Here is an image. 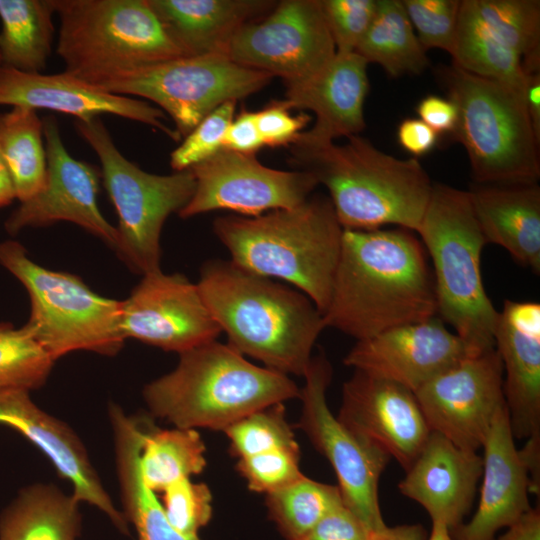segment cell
Instances as JSON below:
<instances>
[{"label": "cell", "instance_id": "obj_25", "mask_svg": "<svg viewBox=\"0 0 540 540\" xmlns=\"http://www.w3.org/2000/svg\"><path fill=\"white\" fill-rule=\"evenodd\" d=\"M483 458L431 431L398 484L402 495L420 504L432 522L449 530L464 522L482 476Z\"/></svg>", "mask_w": 540, "mask_h": 540}, {"label": "cell", "instance_id": "obj_32", "mask_svg": "<svg viewBox=\"0 0 540 540\" xmlns=\"http://www.w3.org/2000/svg\"><path fill=\"white\" fill-rule=\"evenodd\" d=\"M355 52L391 77L418 75L429 65L401 0H377L374 18Z\"/></svg>", "mask_w": 540, "mask_h": 540}, {"label": "cell", "instance_id": "obj_51", "mask_svg": "<svg viewBox=\"0 0 540 540\" xmlns=\"http://www.w3.org/2000/svg\"><path fill=\"white\" fill-rule=\"evenodd\" d=\"M15 198L12 180L0 151V207L9 205Z\"/></svg>", "mask_w": 540, "mask_h": 540}, {"label": "cell", "instance_id": "obj_19", "mask_svg": "<svg viewBox=\"0 0 540 540\" xmlns=\"http://www.w3.org/2000/svg\"><path fill=\"white\" fill-rule=\"evenodd\" d=\"M465 356L462 340L434 316L357 341L343 362L414 393Z\"/></svg>", "mask_w": 540, "mask_h": 540}, {"label": "cell", "instance_id": "obj_40", "mask_svg": "<svg viewBox=\"0 0 540 540\" xmlns=\"http://www.w3.org/2000/svg\"><path fill=\"white\" fill-rule=\"evenodd\" d=\"M162 506L173 527L186 536H198L212 518V494L204 483L182 479L162 492Z\"/></svg>", "mask_w": 540, "mask_h": 540}, {"label": "cell", "instance_id": "obj_15", "mask_svg": "<svg viewBox=\"0 0 540 540\" xmlns=\"http://www.w3.org/2000/svg\"><path fill=\"white\" fill-rule=\"evenodd\" d=\"M414 395L431 431L477 452L496 413L506 405L500 356L495 348L465 356Z\"/></svg>", "mask_w": 540, "mask_h": 540}, {"label": "cell", "instance_id": "obj_31", "mask_svg": "<svg viewBox=\"0 0 540 540\" xmlns=\"http://www.w3.org/2000/svg\"><path fill=\"white\" fill-rule=\"evenodd\" d=\"M460 13L499 46L521 57L527 74L540 68V1L463 0Z\"/></svg>", "mask_w": 540, "mask_h": 540}, {"label": "cell", "instance_id": "obj_6", "mask_svg": "<svg viewBox=\"0 0 540 540\" xmlns=\"http://www.w3.org/2000/svg\"><path fill=\"white\" fill-rule=\"evenodd\" d=\"M416 233L432 261L440 318L462 340L467 356L495 348L498 311L484 288L481 254L486 242L468 191L433 183Z\"/></svg>", "mask_w": 540, "mask_h": 540}, {"label": "cell", "instance_id": "obj_39", "mask_svg": "<svg viewBox=\"0 0 540 540\" xmlns=\"http://www.w3.org/2000/svg\"><path fill=\"white\" fill-rule=\"evenodd\" d=\"M237 101L217 107L184 137L171 153L170 165L175 172L188 170L223 148L226 131L235 115Z\"/></svg>", "mask_w": 540, "mask_h": 540}, {"label": "cell", "instance_id": "obj_4", "mask_svg": "<svg viewBox=\"0 0 540 540\" xmlns=\"http://www.w3.org/2000/svg\"><path fill=\"white\" fill-rule=\"evenodd\" d=\"M213 232L235 265L279 279L304 293L323 313L328 307L344 229L329 197L255 217L226 215Z\"/></svg>", "mask_w": 540, "mask_h": 540}, {"label": "cell", "instance_id": "obj_5", "mask_svg": "<svg viewBox=\"0 0 540 540\" xmlns=\"http://www.w3.org/2000/svg\"><path fill=\"white\" fill-rule=\"evenodd\" d=\"M179 356L142 392L151 415L174 427L224 431L250 413L299 398L288 375L254 365L227 343L213 340Z\"/></svg>", "mask_w": 540, "mask_h": 540}, {"label": "cell", "instance_id": "obj_26", "mask_svg": "<svg viewBox=\"0 0 540 540\" xmlns=\"http://www.w3.org/2000/svg\"><path fill=\"white\" fill-rule=\"evenodd\" d=\"M486 244L504 248L534 273L540 271V187L537 183H472L467 190Z\"/></svg>", "mask_w": 540, "mask_h": 540}, {"label": "cell", "instance_id": "obj_38", "mask_svg": "<svg viewBox=\"0 0 540 540\" xmlns=\"http://www.w3.org/2000/svg\"><path fill=\"white\" fill-rule=\"evenodd\" d=\"M401 1L416 36L425 51L437 48L451 54L455 42L461 1Z\"/></svg>", "mask_w": 540, "mask_h": 540}, {"label": "cell", "instance_id": "obj_48", "mask_svg": "<svg viewBox=\"0 0 540 540\" xmlns=\"http://www.w3.org/2000/svg\"><path fill=\"white\" fill-rule=\"evenodd\" d=\"M494 540H540V509L531 508L506 532Z\"/></svg>", "mask_w": 540, "mask_h": 540}, {"label": "cell", "instance_id": "obj_10", "mask_svg": "<svg viewBox=\"0 0 540 540\" xmlns=\"http://www.w3.org/2000/svg\"><path fill=\"white\" fill-rule=\"evenodd\" d=\"M75 128L101 163L103 183L119 218L117 253L142 275L160 270L161 230L168 216L193 196L192 172L158 175L142 170L118 150L100 117L76 120Z\"/></svg>", "mask_w": 540, "mask_h": 540}, {"label": "cell", "instance_id": "obj_3", "mask_svg": "<svg viewBox=\"0 0 540 540\" xmlns=\"http://www.w3.org/2000/svg\"><path fill=\"white\" fill-rule=\"evenodd\" d=\"M347 139L343 145L295 142L291 162L328 189L343 229L393 225L416 233L433 188L419 160L394 157L360 135Z\"/></svg>", "mask_w": 540, "mask_h": 540}, {"label": "cell", "instance_id": "obj_47", "mask_svg": "<svg viewBox=\"0 0 540 540\" xmlns=\"http://www.w3.org/2000/svg\"><path fill=\"white\" fill-rule=\"evenodd\" d=\"M397 140L404 150L417 158L435 148L438 134L419 118H405L398 125Z\"/></svg>", "mask_w": 540, "mask_h": 540}, {"label": "cell", "instance_id": "obj_46", "mask_svg": "<svg viewBox=\"0 0 540 540\" xmlns=\"http://www.w3.org/2000/svg\"><path fill=\"white\" fill-rule=\"evenodd\" d=\"M416 113L421 121L437 134L454 131L458 113L455 104L449 99L437 95H427L416 106Z\"/></svg>", "mask_w": 540, "mask_h": 540}, {"label": "cell", "instance_id": "obj_22", "mask_svg": "<svg viewBox=\"0 0 540 540\" xmlns=\"http://www.w3.org/2000/svg\"><path fill=\"white\" fill-rule=\"evenodd\" d=\"M515 439H540V304L505 300L494 331Z\"/></svg>", "mask_w": 540, "mask_h": 540}, {"label": "cell", "instance_id": "obj_18", "mask_svg": "<svg viewBox=\"0 0 540 540\" xmlns=\"http://www.w3.org/2000/svg\"><path fill=\"white\" fill-rule=\"evenodd\" d=\"M337 418L405 471L431 433L412 391L359 370L343 384Z\"/></svg>", "mask_w": 540, "mask_h": 540}, {"label": "cell", "instance_id": "obj_30", "mask_svg": "<svg viewBox=\"0 0 540 540\" xmlns=\"http://www.w3.org/2000/svg\"><path fill=\"white\" fill-rule=\"evenodd\" d=\"M54 0H0V65L42 73L54 38Z\"/></svg>", "mask_w": 540, "mask_h": 540}, {"label": "cell", "instance_id": "obj_52", "mask_svg": "<svg viewBox=\"0 0 540 540\" xmlns=\"http://www.w3.org/2000/svg\"><path fill=\"white\" fill-rule=\"evenodd\" d=\"M428 540H452L449 528L444 523L432 522V529Z\"/></svg>", "mask_w": 540, "mask_h": 540}, {"label": "cell", "instance_id": "obj_45", "mask_svg": "<svg viewBox=\"0 0 540 540\" xmlns=\"http://www.w3.org/2000/svg\"><path fill=\"white\" fill-rule=\"evenodd\" d=\"M263 147L255 112L242 109L234 116L226 131L223 148L243 154H256Z\"/></svg>", "mask_w": 540, "mask_h": 540}, {"label": "cell", "instance_id": "obj_8", "mask_svg": "<svg viewBox=\"0 0 540 540\" xmlns=\"http://www.w3.org/2000/svg\"><path fill=\"white\" fill-rule=\"evenodd\" d=\"M54 6L65 72L90 85L186 56L148 0H54Z\"/></svg>", "mask_w": 540, "mask_h": 540}, {"label": "cell", "instance_id": "obj_49", "mask_svg": "<svg viewBox=\"0 0 540 540\" xmlns=\"http://www.w3.org/2000/svg\"><path fill=\"white\" fill-rule=\"evenodd\" d=\"M427 530L421 524L385 526L372 531L369 540H428Z\"/></svg>", "mask_w": 540, "mask_h": 540}, {"label": "cell", "instance_id": "obj_42", "mask_svg": "<svg viewBox=\"0 0 540 540\" xmlns=\"http://www.w3.org/2000/svg\"><path fill=\"white\" fill-rule=\"evenodd\" d=\"M337 53L355 52L376 13L377 0H320Z\"/></svg>", "mask_w": 540, "mask_h": 540}, {"label": "cell", "instance_id": "obj_7", "mask_svg": "<svg viewBox=\"0 0 540 540\" xmlns=\"http://www.w3.org/2000/svg\"><path fill=\"white\" fill-rule=\"evenodd\" d=\"M437 76L457 108L452 136L467 152L474 183H537L540 140L524 97L454 63L438 68Z\"/></svg>", "mask_w": 540, "mask_h": 540}, {"label": "cell", "instance_id": "obj_27", "mask_svg": "<svg viewBox=\"0 0 540 540\" xmlns=\"http://www.w3.org/2000/svg\"><path fill=\"white\" fill-rule=\"evenodd\" d=\"M164 29L186 56L226 54L244 25L265 15L269 0H148Z\"/></svg>", "mask_w": 540, "mask_h": 540}, {"label": "cell", "instance_id": "obj_17", "mask_svg": "<svg viewBox=\"0 0 540 540\" xmlns=\"http://www.w3.org/2000/svg\"><path fill=\"white\" fill-rule=\"evenodd\" d=\"M42 122L47 156L45 183L37 194L21 202L11 213L5 222V229L15 234L25 227L72 222L101 238L118 252V230L104 218L98 207L97 169L70 155L54 117H45Z\"/></svg>", "mask_w": 540, "mask_h": 540}, {"label": "cell", "instance_id": "obj_35", "mask_svg": "<svg viewBox=\"0 0 540 540\" xmlns=\"http://www.w3.org/2000/svg\"><path fill=\"white\" fill-rule=\"evenodd\" d=\"M268 516L285 540H294L344 505L338 485L303 475L286 487L266 494Z\"/></svg>", "mask_w": 540, "mask_h": 540}, {"label": "cell", "instance_id": "obj_50", "mask_svg": "<svg viewBox=\"0 0 540 540\" xmlns=\"http://www.w3.org/2000/svg\"><path fill=\"white\" fill-rule=\"evenodd\" d=\"M524 102L534 132L540 140V72L528 75L524 92Z\"/></svg>", "mask_w": 540, "mask_h": 540}, {"label": "cell", "instance_id": "obj_20", "mask_svg": "<svg viewBox=\"0 0 540 540\" xmlns=\"http://www.w3.org/2000/svg\"><path fill=\"white\" fill-rule=\"evenodd\" d=\"M0 425L8 426L33 443L69 481L72 494L103 512L122 533L128 522L105 490L86 448L64 422L38 407L24 390L0 391Z\"/></svg>", "mask_w": 540, "mask_h": 540}, {"label": "cell", "instance_id": "obj_41", "mask_svg": "<svg viewBox=\"0 0 540 540\" xmlns=\"http://www.w3.org/2000/svg\"><path fill=\"white\" fill-rule=\"evenodd\" d=\"M299 463V447L279 448L239 458L236 468L250 490L269 494L304 475Z\"/></svg>", "mask_w": 540, "mask_h": 540}, {"label": "cell", "instance_id": "obj_23", "mask_svg": "<svg viewBox=\"0 0 540 540\" xmlns=\"http://www.w3.org/2000/svg\"><path fill=\"white\" fill-rule=\"evenodd\" d=\"M367 66L366 60L356 52H336L317 74L285 84L282 101L286 106L290 110H310L315 116L313 126L303 131L295 142L322 144L338 137L359 135L366 126Z\"/></svg>", "mask_w": 540, "mask_h": 540}, {"label": "cell", "instance_id": "obj_37", "mask_svg": "<svg viewBox=\"0 0 540 540\" xmlns=\"http://www.w3.org/2000/svg\"><path fill=\"white\" fill-rule=\"evenodd\" d=\"M230 453L239 458L279 448H297L283 403L257 410L236 421L223 431Z\"/></svg>", "mask_w": 540, "mask_h": 540}, {"label": "cell", "instance_id": "obj_24", "mask_svg": "<svg viewBox=\"0 0 540 540\" xmlns=\"http://www.w3.org/2000/svg\"><path fill=\"white\" fill-rule=\"evenodd\" d=\"M484 450L480 500L473 517L449 530L452 540H494L532 507L528 469L515 445L507 406L495 415Z\"/></svg>", "mask_w": 540, "mask_h": 540}, {"label": "cell", "instance_id": "obj_9", "mask_svg": "<svg viewBox=\"0 0 540 540\" xmlns=\"http://www.w3.org/2000/svg\"><path fill=\"white\" fill-rule=\"evenodd\" d=\"M0 264L26 288L31 313L23 328L54 361L79 350L108 356L121 350V301L95 293L75 275L38 265L16 241L0 243Z\"/></svg>", "mask_w": 540, "mask_h": 540}, {"label": "cell", "instance_id": "obj_44", "mask_svg": "<svg viewBox=\"0 0 540 540\" xmlns=\"http://www.w3.org/2000/svg\"><path fill=\"white\" fill-rule=\"evenodd\" d=\"M371 532L343 505L294 540H369Z\"/></svg>", "mask_w": 540, "mask_h": 540}, {"label": "cell", "instance_id": "obj_29", "mask_svg": "<svg viewBox=\"0 0 540 540\" xmlns=\"http://www.w3.org/2000/svg\"><path fill=\"white\" fill-rule=\"evenodd\" d=\"M79 504L53 484L24 487L0 516V540H76Z\"/></svg>", "mask_w": 540, "mask_h": 540}, {"label": "cell", "instance_id": "obj_2", "mask_svg": "<svg viewBox=\"0 0 540 540\" xmlns=\"http://www.w3.org/2000/svg\"><path fill=\"white\" fill-rule=\"evenodd\" d=\"M197 286L228 345L266 368L304 376L326 328L304 293L221 259L203 264Z\"/></svg>", "mask_w": 540, "mask_h": 540}, {"label": "cell", "instance_id": "obj_21", "mask_svg": "<svg viewBox=\"0 0 540 540\" xmlns=\"http://www.w3.org/2000/svg\"><path fill=\"white\" fill-rule=\"evenodd\" d=\"M0 105L48 109L88 120L102 114L154 127L175 141L180 136L163 121L165 113L144 100L113 94L67 73H26L0 65Z\"/></svg>", "mask_w": 540, "mask_h": 540}, {"label": "cell", "instance_id": "obj_34", "mask_svg": "<svg viewBox=\"0 0 540 540\" xmlns=\"http://www.w3.org/2000/svg\"><path fill=\"white\" fill-rule=\"evenodd\" d=\"M205 451V444L196 429H159L151 424L140 452L145 485L157 494L174 482L200 474L207 462Z\"/></svg>", "mask_w": 540, "mask_h": 540}, {"label": "cell", "instance_id": "obj_12", "mask_svg": "<svg viewBox=\"0 0 540 540\" xmlns=\"http://www.w3.org/2000/svg\"><path fill=\"white\" fill-rule=\"evenodd\" d=\"M333 369L324 353L312 356L300 388L301 414L297 427L331 464L344 505L370 530L386 526L378 487L390 458L353 433L331 412L327 389Z\"/></svg>", "mask_w": 540, "mask_h": 540}, {"label": "cell", "instance_id": "obj_16", "mask_svg": "<svg viewBox=\"0 0 540 540\" xmlns=\"http://www.w3.org/2000/svg\"><path fill=\"white\" fill-rule=\"evenodd\" d=\"M120 330L125 340L134 338L178 354L216 340L221 333L197 284L161 269L144 274L121 301Z\"/></svg>", "mask_w": 540, "mask_h": 540}, {"label": "cell", "instance_id": "obj_33", "mask_svg": "<svg viewBox=\"0 0 540 540\" xmlns=\"http://www.w3.org/2000/svg\"><path fill=\"white\" fill-rule=\"evenodd\" d=\"M0 151L16 198L23 202L37 194L45 183L47 156L43 122L35 110L12 107L0 113Z\"/></svg>", "mask_w": 540, "mask_h": 540}, {"label": "cell", "instance_id": "obj_1", "mask_svg": "<svg viewBox=\"0 0 540 540\" xmlns=\"http://www.w3.org/2000/svg\"><path fill=\"white\" fill-rule=\"evenodd\" d=\"M437 316L427 252L404 228L344 229L325 327L357 341Z\"/></svg>", "mask_w": 540, "mask_h": 540}, {"label": "cell", "instance_id": "obj_14", "mask_svg": "<svg viewBox=\"0 0 540 540\" xmlns=\"http://www.w3.org/2000/svg\"><path fill=\"white\" fill-rule=\"evenodd\" d=\"M189 170L195 179V191L178 212L181 218L215 210L255 217L297 206L319 185L307 171L273 169L260 163L256 154L224 148Z\"/></svg>", "mask_w": 540, "mask_h": 540}, {"label": "cell", "instance_id": "obj_11", "mask_svg": "<svg viewBox=\"0 0 540 540\" xmlns=\"http://www.w3.org/2000/svg\"><path fill=\"white\" fill-rule=\"evenodd\" d=\"M272 78L234 62L227 54L215 53L175 58L114 75L92 86L154 102L172 118L182 138L217 107L258 92Z\"/></svg>", "mask_w": 540, "mask_h": 540}, {"label": "cell", "instance_id": "obj_28", "mask_svg": "<svg viewBox=\"0 0 540 540\" xmlns=\"http://www.w3.org/2000/svg\"><path fill=\"white\" fill-rule=\"evenodd\" d=\"M109 419L123 514L134 526L138 540H201L199 536H186L173 527L156 493L142 479L140 452L152 422L146 416L127 414L117 404L109 406Z\"/></svg>", "mask_w": 540, "mask_h": 540}, {"label": "cell", "instance_id": "obj_13", "mask_svg": "<svg viewBox=\"0 0 540 540\" xmlns=\"http://www.w3.org/2000/svg\"><path fill=\"white\" fill-rule=\"evenodd\" d=\"M226 54L234 62L284 84L320 72L335 56L320 0H282L234 35Z\"/></svg>", "mask_w": 540, "mask_h": 540}, {"label": "cell", "instance_id": "obj_43", "mask_svg": "<svg viewBox=\"0 0 540 540\" xmlns=\"http://www.w3.org/2000/svg\"><path fill=\"white\" fill-rule=\"evenodd\" d=\"M255 119L264 147L272 148L291 146L311 121L307 113L291 114L282 100L256 111Z\"/></svg>", "mask_w": 540, "mask_h": 540}, {"label": "cell", "instance_id": "obj_36", "mask_svg": "<svg viewBox=\"0 0 540 540\" xmlns=\"http://www.w3.org/2000/svg\"><path fill=\"white\" fill-rule=\"evenodd\" d=\"M53 365L54 360L23 327L0 324V391L37 389Z\"/></svg>", "mask_w": 540, "mask_h": 540}]
</instances>
